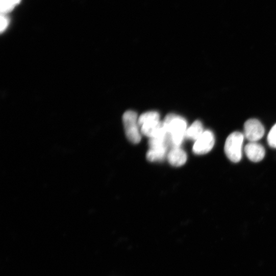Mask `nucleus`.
Instances as JSON below:
<instances>
[{
  "label": "nucleus",
  "mask_w": 276,
  "mask_h": 276,
  "mask_svg": "<svg viewBox=\"0 0 276 276\" xmlns=\"http://www.w3.org/2000/svg\"><path fill=\"white\" fill-rule=\"evenodd\" d=\"M204 132L203 124L199 121H195L187 129L185 138L197 140Z\"/></svg>",
  "instance_id": "obj_8"
},
{
  "label": "nucleus",
  "mask_w": 276,
  "mask_h": 276,
  "mask_svg": "<svg viewBox=\"0 0 276 276\" xmlns=\"http://www.w3.org/2000/svg\"><path fill=\"white\" fill-rule=\"evenodd\" d=\"M244 152L248 159L254 162L261 161L265 155L263 146L257 142H253L246 144L244 148Z\"/></svg>",
  "instance_id": "obj_6"
},
{
  "label": "nucleus",
  "mask_w": 276,
  "mask_h": 276,
  "mask_svg": "<svg viewBox=\"0 0 276 276\" xmlns=\"http://www.w3.org/2000/svg\"><path fill=\"white\" fill-rule=\"evenodd\" d=\"M9 20L8 17L2 14L1 16V33L4 32L8 27Z\"/></svg>",
  "instance_id": "obj_13"
},
{
  "label": "nucleus",
  "mask_w": 276,
  "mask_h": 276,
  "mask_svg": "<svg viewBox=\"0 0 276 276\" xmlns=\"http://www.w3.org/2000/svg\"><path fill=\"white\" fill-rule=\"evenodd\" d=\"M167 148H150L146 154L147 159L150 162L163 160L165 157Z\"/></svg>",
  "instance_id": "obj_9"
},
{
  "label": "nucleus",
  "mask_w": 276,
  "mask_h": 276,
  "mask_svg": "<svg viewBox=\"0 0 276 276\" xmlns=\"http://www.w3.org/2000/svg\"><path fill=\"white\" fill-rule=\"evenodd\" d=\"M123 123L128 140L133 144L139 143L141 140V136L137 113L132 111L125 112L123 116Z\"/></svg>",
  "instance_id": "obj_3"
},
{
  "label": "nucleus",
  "mask_w": 276,
  "mask_h": 276,
  "mask_svg": "<svg viewBox=\"0 0 276 276\" xmlns=\"http://www.w3.org/2000/svg\"><path fill=\"white\" fill-rule=\"evenodd\" d=\"M168 160L169 163L176 167L183 165L187 161L186 153L180 147H173L168 154Z\"/></svg>",
  "instance_id": "obj_7"
},
{
  "label": "nucleus",
  "mask_w": 276,
  "mask_h": 276,
  "mask_svg": "<svg viewBox=\"0 0 276 276\" xmlns=\"http://www.w3.org/2000/svg\"><path fill=\"white\" fill-rule=\"evenodd\" d=\"M163 121L169 137L170 146L172 148L180 147L187 131L186 120L178 115L169 114Z\"/></svg>",
  "instance_id": "obj_1"
},
{
  "label": "nucleus",
  "mask_w": 276,
  "mask_h": 276,
  "mask_svg": "<svg viewBox=\"0 0 276 276\" xmlns=\"http://www.w3.org/2000/svg\"><path fill=\"white\" fill-rule=\"evenodd\" d=\"M244 136L240 132L231 134L226 139L224 152L228 159L234 163L239 162L242 158V147Z\"/></svg>",
  "instance_id": "obj_2"
},
{
  "label": "nucleus",
  "mask_w": 276,
  "mask_h": 276,
  "mask_svg": "<svg viewBox=\"0 0 276 276\" xmlns=\"http://www.w3.org/2000/svg\"><path fill=\"white\" fill-rule=\"evenodd\" d=\"M215 143L214 135L210 131H206L196 140L193 147V152L197 155H203L209 153L213 148Z\"/></svg>",
  "instance_id": "obj_5"
},
{
  "label": "nucleus",
  "mask_w": 276,
  "mask_h": 276,
  "mask_svg": "<svg viewBox=\"0 0 276 276\" xmlns=\"http://www.w3.org/2000/svg\"><path fill=\"white\" fill-rule=\"evenodd\" d=\"M265 130L261 123L255 119L247 120L244 125V137L250 142H256L264 135Z\"/></svg>",
  "instance_id": "obj_4"
},
{
  "label": "nucleus",
  "mask_w": 276,
  "mask_h": 276,
  "mask_svg": "<svg viewBox=\"0 0 276 276\" xmlns=\"http://www.w3.org/2000/svg\"><path fill=\"white\" fill-rule=\"evenodd\" d=\"M267 142L269 146L276 148V124L273 126L268 133Z\"/></svg>",
  "instance_id": "obj_12"
},
{
  "label": "nucleus",
  "mask_w": 276,
  "mask_h": 276,
  "mask_svg": "<svg viewBox=\"0 0 276 276\" xmlns=\"http://www.w3.org/2000/svg\"><path fill=\"white\" fill-rule=\"evenodd\" d=\"M159 114L155 111H150L146 112L142 114L138 118V124L140 127L143 123L146 122L155 120H160Z\"/></svg>",
  "instance_id": "obj_10"
},
{
  "label": "nucleus",
  "mask_w": 276,
  "mask_h": 276,
  "mask_svg": "<svg viewBox=\"0 0 276 276\" xmlns=\"http://www.w3.org/2000/svg\"><path fill=\"white\" fill-rule=\"evenodd\" d=\"M20 1L21 0H1L2 14L8 13L12 11Z\"/></svg>",
  "instance_id": "obj_11"
}]
</instances>
